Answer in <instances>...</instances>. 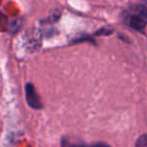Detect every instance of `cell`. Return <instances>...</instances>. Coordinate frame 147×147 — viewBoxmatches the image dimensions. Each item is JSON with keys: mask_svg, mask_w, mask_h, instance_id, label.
<instances>
[{"mask_svg": "<svg viewBox=\"0 0 147 147\" xmlns=\"http://www.w3.org/2000/svg\"><path fill=\"white\" fill-rule=\"evenodd\" d=\"M147 24V7L139 6L130 18V25L137 30L143 29Z\"/></svg>", "mask_w": 147, "mask_h": 147, "instance_id": "6da1fadb", "label": "cell"}, {"mask_svg": "<svg viewBox=\"0 0 147 147\" xmlns=\"http://www.w3.org/2000/svg\"><path fill=\"white\" fill-rule=\"evenodd\" d=\"M62 145H63V147H83L79 142H75V143H74L71 140H66V139L63 140Z\"/></svg>", "mask_w": 147, "mask_h": 147, "instance_id": "277c9868", "label": "cell"}, {"mask_svg": "<svg viewBox=\"0 0 147 147\" xmlns=\"http://www.w3.org/2000/svg\"><path fill=\"white\" fill-rule=\"evenodd\" d=\"M135 147H147V133L143 134L138 138Z\"/></svg>", "mask_w": 147, "mask_h": 147, "instance_id": "3957f363", "label": "cell"}, {"mask_svg": "<svg viewBox=\"0 0 147 147\" xmlns=\"http://www.w3.org/2000/svg\"><path fill=\"white\" fill-rule=\"evenodd\" d=\"M90 147H110V146L105 143H95V144H93V145H91Z\"/></svg>", "mask_w": 147, "mask_h": 147, "instance_id": "5b68a950", "label": "cell"}, {"mask_svg": "<svg viewBox=\"0 0 147 147\" xmlns=\"http://www.w3.org/2000/svg\"><path fill=\"white\" fill-rule=\"evenodd\" d=\"M26 96H27L28 102L32 107H34V108L41 107L40 101H39L38 96L36 95V92H35L32 84H27V86H26Z\"/></svg>", "mask_w": 147, "mask_h": 147, "instance_id": "7a4b0ae2", "label": "cell"}]
</instances>
